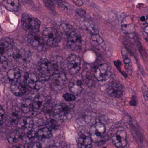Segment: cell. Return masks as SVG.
Segmentation results:
<instances>
[{
  "instance_id": "cell-1",
  "label": "cell",
  "mask_w": 148,
  "mask_h": 148,
  "mask_svg": "<svg viewBox=\"0 0 148 148\" xmlns=\"http://www.w3.org/2000/svg\"><path fill=\"white\" fill-rule=\"evenodd\" d=\"M42 36L44 42L51 47H57L61 40L60 34L53 27H47L44 29Z\"/></svg>"
},
{
  "instance_id": "cell-2",
  "label": "cell",
  "mask_w": 148,
  "mask_h": 148,
  "mask_svg": "<svg viewBox=\"0 0 148 148\" xmlns=\"http://www.w3.org/2000/svg\"><path fill=\"white\" fill-rule=\"evenodd\" d=\"M40 25L41 22L39 19L31 17L28 14H23L21 20V27L23 30L29 32L38 33Z\"/></svg>"
},
{
  "instance_id": "cell-3",
  "label": "cell",
  "mask_w": 148,
  "mask_h": 148,
  "mask_svg": "<svg viewBox=\"0 0 148 148\" xmlns=\"http://www.w3.org/2000/svg\"><path fill=\"white\" fill-rule=\"evenodd\" d=\"M89 132L92 141L100 142L103 139L106 132V128L104 124L101 123H96L91 126Z\"/></svg>"
},
{
  "instance_id": "cell-4",
  "label": "cell",
  "mask_w": 148,
  "mask_h": 148,
  "mask_svg": "<svg viewBox=\"0 0 148 148\" xmlns=\"http://www.w3.org/2000/svg\"><path fill=\"white\" fill-rule=\"evenodd\" d=\"M52 66L50 62L45 58L42 59L38 63V70L40 80L47 81L50 77Z\"/></svg>"
},
{
  "instance_id": "cell-5",
  "label": "cell",
  "mask_w": 148,
  "mask_h": 148,
  "mask_svg": "<svg viewBox=\"0 0 148 148\" xmlns=\"http://www.w3.org/2000/svg\"><path fill=\"white\" fill-rule=\"evenodd\" d=\"M65 62L69 73L71 75H76L80 71L82 61L81 58L78 56H70L66 59Z\"/></svg>"
},
{
  "instance_id": "cell-6",
  "label": "cell",
  "mask_w": 148,
  "mask_h": 148,
  "mask_svg": "<svg viewBox=\"0 0 148 148\" xmlns=\"http://www.w3.org/2000/svg\"><path fill=\"white\" fill-rule=\"evenodd\" d=\"M106 92L109 96L113 98H119L122 96L124 88L121 84L116 81H112L107 84Z\"/></svg>"
},
{
  "instance_id": "cell-7",
  "label": "cell",
  "mask_w": 148,
  "mask_h": 148,
  "mask_svg": "<svg viewBox=\"0 0 148 148\" xmlns=\"http://www.w3.org/2000/svg\"><path fill=\"white\" fill-rule=\"evenodd\" d=\"M71 107L66 103H57L53 108V114L57 119L66 120L71 113Z\"/></svg>"
},
{
  "instance_id": "cell-8",
  "label": "cell",
  "mask_w": 148,
  "mask_h": 148,
  "mask_svg": "<svg viewBox=\"0 0 148 148\" xmlns=\"http://www.w3.org/2000/svg\"><path fill=\"white\" fill-rule=\"evenodd\" d=\"M112 75V69L107 63L102 64L95 71V78L98 81L103 82L108 80Z\"/></svg>"
},
{
  "instance_id": "cell-9",
  "label": "cell",
  "mask_w": 148,
  "mask_h": 148,
  "mask_svg": "<svg viewBox=\"0 0 148 148\" xmlns=\"http://www.w3.org/2000/svg\"><path fill=\"white\" fill-rule=\"evenodd\" d=\"M66 75L62 72H56L52 76L51 84L53 89L56 91H60L64 88L66 82Z\"/></svg>"
},
{
  "instance_id": "cell-10",
  "label": "cell",
  "mask_w": 148,
  "mask_h": 148,
  "mask_svg": "<svg viewBox=\"0 0 148 148\" xmlns=\"http://www.w3.org/2000/svg\"><path fill=\"white\" fill-rule=\"evenodd\" d=\"M92 142L89 132L85 130L80 131L77 136L78 148H92Z\"/></svg>"
},
{
  "instance_id": "cell-11",
  "label": "cell",
  "mask_w": 148,
  "mask_h": 148,
  "mask_svg": "<svg viewBox=\"0 0 148 148\" xmlns=\"http://www.w3.org/2000/svg\"><path fill=\"white\" fill-rule=\"evenodd\" d=\"M38 33L29 32L27 36L29 42L34 47L39 50H42L44 47V42L42 36Z\"/></svg>"
},
{
  "instance_id": "cell-12",
  "label": "cell",
  "mask_w": 148,
  "mask_h": 148,
  "mask_svg": "<svg viewBox=\"0 0 148 148\" xmlns=\"http://www.w3.org/2000/svg\"><path fill=\"white\" fill-rule=\"evenodd\" d=\"M127 134L124 130L117 131L112 137L113 144L117 147H124L127 144Z\"/></svg>"
},
{
  "instance_id": "cell-13",
  "label": "cell",
  "mask_w": 148,
  "mask_h": 148,
  "mask_svg": "<svg viewBox=\"0 0 148 148\" xmlns=\"http://www.w3.org/2000/svg\"><path fill=\"white\" fill-rule=\"evenodd\" d=\"M121 28L123 33L129 38H133L134 37V26L132 19L130 16H127L121 22Z\"/></svg>"
},
{
  "instance_id": "cell-14",
  "label": "cell",
  "mask_w": 148,
  "mask_h": 148,
  "mask_svg": "<svg viewBox=\"0 0 148 148\" xmlns=\"http://www.w3.org/2000/svg\"><path fill=\"white\" fill-rule=\"evenodd\" d=\"M67 45L73 51H76L81 48L82 41L81 38L75 31L70 34L67 38Z\"/></svg>"
},
{
  "instance_id": "cell-15",
  "label": "cell",
  "mask_w": 148,
  "mask_h": 148,
  "mask_svg": "<svg viewBox=\"0 0 148 148\" xmlns=\"http://www.w3.org/2000/svg\"><path fill=\"white\" fill-rule=\"evenodd\" d=\"M26 82L31 88L38 90L42 87V83L40 78L33 73H29L26 76Z\"/></svg>"
},
{
  "instance_id": "cell-16",
  "label": "cell",
  "mask_w": 148,
  "mask_h": 148,
  "mask_svg": "<svg viewBox=\"0 0 148 148\" xmlns=\"http://www.w3.org/2000/svg\"><path fill=\"white\" fill-rule=\"evenodd\" d=\"M18 125L23 131L28 133L33 130L34 126L33 118L29 116L22 117L18 121Z\"/></svg>"
},
{
  "instance_id": "cell-17",
  "label": "cell",
  "mask_w": 148,
  "mask_h": 148,
  "mask_svg": "<svg viewBox=\"0 0 148 148\" xmlns=\"http://www.w3.org/2000/svg\"><path fill=\"white\" fill-rule=\"evenodd\" d=\"M69 89L71 94L79 95L82 92L84 89V85L82 82L79 80L73 81L69 84Z\"/></svg>"
},
{
  "instance_id": "cell-18",
  "label": "cell",
  "mask_w": 148,
  "mask_h": 148,
  "mask_svg": "<svg viewBox=\"0 0 148 148\" xmlns=\"http://www.w3.org/2000/svg\"><path fill=\"white\" fill-rule=\"evenodd\" d=\"M10 90L13 94L17 96L22 95L26 92L25 86L18 81L12 82L10 85Z\"/></svg>"
},
{
  "instance_id": "cell-19",
  "label": "cell",
  "mask_w": 148,
  "mask_h": 148,
  "mask_svg": "<svg viewBox=\"0 0 148 148\" xmlns=\"http://www.w3.org/2000/svg\"><path fill=\"white\" fill-rule=\"evenodd\" d=\"M14 45V42L9 37H4L0 39V56L3 55L4 52L11 49Z\"/></svg>"
},
{
  "instance_id": "cell-20",
  "label": "cell",
  "mask_w": 148,
  "mask_h": 148,
  "mask_svg": "<svg viewBox=\"0 0 148 148\" xmlns=\"http://www.w3.org/2000/svg\"><path fill=\"white\" fill-rule=\"evenodd\" d=\"M3 4L8 10L17 12L21 8L19 0H3Z\"/></svg>"
},
{
  "instance_id": "cell-21",
  "label": "cell",
  "mask_w": 148,
  "mask_h": 148,
  "mask_svg": "<svg viewBox=\"0 0 148 148\" xmlns=\"http://www.w3.org/2000/svg\"><path fill=\"white\" fill-rule=\"evenodd\" d=\"M91 44L97 49H105L106 46L104 41L98 34H93L90 39Z\"/></svg>"
},
{
  "instance_id": "cell-22",
  "label": "cell",
  "mask_w": 148,
  "mask_h": 148,
  "mask_svg": "<svg viewBox=\"0 0 148 148\" xmlns=\"http://www.w3.org/2000/svg\"><path fill=\"white\" fill-rule=\"evenodd\" d=\"M52 136V131L47 127L40 129L36 132V137L40 140H48Z\"/></svg>"
},
{
  "instance_id": "cell-23",
  "label": "cell",
  "mask_w": 148,
  "mask_h": 148,
  "mask_svg": "<svg viewBox=\"0 0 148 148\" xmlns=\"http://www.w3.org/2000/svg\"><path fill=\"white\" fill-rule=\"evenodd\" d=\"M46 101V97L43 95L36 97L33 101L32 110L36 112H39Z\"/></svg>"
},
{
  "instance_id": "cell-24",
  "label": "cell",
  "mask_w": 148,
  "mask_h": 148,
  "mask_svg": "<svg viewBox=\"0 0 148 148\" xmlns=\"http://www.w3.org/2000/svg\"><path fill=\"white\" fill-rule=\"evenodd\" d=\"M122 55L125 69L130 75H131L132 73V64L131 59L125 50H123V52L122 51Z\"/></svg>"
},
{
  "instance_id": "cell-25",
  "label": "cell",
  "mask_w": 148,
  "mask_h": 148,
  "mask_svg": "<svg viewBox=\"0 0 148 148\" xmlns=\"http://www.w3.org/2000/svg\"><path fill=\"white\" fill-rule=\"evenodd\" d=\"M60 29L62 36L66 38H68L70 34L74 31L73 27L67 23H62L60 25Z\"/></svg>"
},
{
  "instance_id": "cell-26",
  "label": "cell",
  "mask_w": 148,
  "mask_h": 148,
  "mask_svg": "<svg viewBox=\"0 0 148 148\" xmlns=\"http://www.w3.org/2000/svg\"><path fill=\"white\" fill-rule=\"evenodd\" d=\"M7 75L11 82L18 81L21 77V71L18 68L12 69L8 72Z\"/></svg>"
},
{
  "instance_id": "cell-27",
  "label": "cell",
  "mask_w": 148,
  "mask_h": 148,
  "mask_svg": "<svg viewBox=\"0 0 148 148\" xmlns=\"http://www.w3.org/2000/svg\"><path fill=\"white\" fill-rule=\"evenodd\" d=\"M44 5L49 10L55 11V3L60 6L63 2L62 0H42Z\"/></svg>"
},
{
  "instance_id": "cell-28",
  "label": "cell",
  "mask_w": 148,
  "mask_h": 148,
  "mask_svg": "<svg viewBox=\"0 0 148 148\" xmlns=\"http://www.w3.org/2000/svg\"><path fill=\"white\" fill-rule=\"evenodd\" d=\"M32 100L29 98L23 100L21 104V109L22 111L25 114L30 112L32 110Z\"/></svg>"
},
{
  "instance_id": "cell-29",
  "label": "cell",
  "mask_w": 148,
  "mask_h": 148,
  "mask_svg": "<svg viewBox=\"0 0 148 148\" xmlns=\"http://www.w3.org/2000/svg\"><path fill=\"white\" fill-rule=\"evenodd\" d=\"M8 65V60L7 57L3 55L0 56V71H5Z\"/></svg>"
},
{
  "instance_id": "cell-30",
  "label": "cell",
  "mask_w": 148,
  "mask_h": 148,
  "mask_svg": "<svg viewBox=\"0 0 148 148\" xmlns=\"http://www.w3.org/2000/svg\"><path fill=\"white\" fill-rule=\"evenodd\" d=\"M47 127L50 130H56L58 127V124L57 121L54 119H49L47 121L46 123Z\"/></svg>"
},
{
  "instance_id": "cell-31",
  "label": "cell",
  "mask_w": 148,
  "mask_h": 148,
  "mask_svg": "<svg viewBox=\"0 0 148 148\" xmlns=\"http://www.w3.org/2000/svg\"><path fill=\"white\" fill-rule=\"evenodd\" d=\"M20 136V133L19 132L13 133L11 134L8 137V141L10 143L14 142L16 140H17L19 138Z\"/></svg>"
},
{
  "instance_id": "cell-32",
  "label": "cell",
  "mask_w": 148,
  "mask_h": 148,
  "mask_svg": "<svg viewBox=\"0 0 148 148\" xmlns=\"http://www.w3.org/2000/svg\"><path fill=\"white\" fill-rule=\"evenodd\" d=\"M63 98L65 101L67 102L73 101L76 100V97L73 94L66 93L63 95Z\"/></svg>"
},
{
  "instance_id": "cell-33",
  "label": "cell",
  "mask_w": 148,
  "mask_h": 148,
  "mask_svg": "<svg viewBox=\"0 0 148 148\" xmlns=\"http://www.w3.org/2000/svg\"><path fill=\"white\" fill-rule=\"evenodd\" d=\"M76 12L77 14H78L81 17L84 19H88L90 18L88 14L84 10L79 9L77 10Z\"/></svg>"
},
{
  "instance_id": "cell-34",
  "label": "cell",
  "mask_w": 148,
  "mask_h": 148,
  "mask_svg": "<svg viewBox=\"0 0 148 148\" xmlns=\"http://www.w3.org/2000/svg\"><path fill=\"white\" fill-rule=\"evenodd\" d=\"M85 25H86V27H87L88 31L91 32L92 35L98 34V31L92 24L88 23H85Z\"/></svg>"
},
{
  "instance_id": "cell-35",
  "label": "cell",
  "mask_w": 148,
  "mask_h": 148,
  "mask_svg": "<svg viewBox=\"0 0 148 148\" xmlns=\"http://www.w3.org/2000/svg\"><path fill=\"white\" fill-rule=\"evenodd\" d=\"M142 91L144 99L148 103V88L146 84H143L142 87Z\"/></svg>"
},
{
  "instance_id": "cell-36",
  "label": "cell",
  "mask_w": 148,
  "mask_h": 148,
  "mask_svg": "<svg viewBox=\"0 0 148 148\" xmlns=\"http://www.w3.org/2000/svg\"><path fill=\"white\" fill-rule=\"evenodd\" d=\"M42 146L39 142H35L30 144L27 148H42Z\"/></svg>"
},
{
  "instance_id": "cell-37",
  "label": "cell",
  "mask_w": 148,
  "mask_h": 148,
  "mask_svg": "<svg viewBox=\"0 0 148 148\" xmlns=\"http://www.w3.org/2000/svg\"><path fill=\"white\" fill-rule=\"evenodd\" d=\"M142 34L143 38L148 42V26L143 29Z\"/></svg>"
},
{
  "instance_id": "cell-38",
  "label": "cell",
  "mask_w": 148,
  "mask_h": 148,
  "mask_svg": "<svg viewBox=\"0 0 148 148\" xmlns=\"http://www.w3.org/2000/svg\"><path fill=\"white\" fill-rule=\"evenodd\" d=\"M137 104V99L135 96H134L130 102V104L131 106H136Z\"/></svg>"
},
{
  "instance_id": "cell-39",
  "label": "cell",
  "mask_w": 148,
  "mask_h": 148,
  "mask_svg": "<svg viewBox=\"0 0 148 148\" xmlns=\"http://www.w3.org/2000/svg\"><path fill=\"white\" fill-rule=\"evenodd\" d=\"M74 3L77 6H81L83 4V0H73Z\"/></svg>"
},
{
  "instance_id": "cell-40",
  "label": "cell",
  "mask_w": 148,
  "mask_h": 148,
  "mask_svg": "<svg viewBox=\"0 0 148 148\" xmlns=\"http://www.w3.org/2000/svg\"><path fill=\"white\" fill-rule=\"evenodd\" d=\"M5 112L3 108L0 105V116H4L5 115Z\"/></svg>"
},
{
  "instance_id": "cell-41",
  "label": "cell",
  "mask_w": 148,
  "mask_h": 148,
  "mask_svg": "<svg viewBox=\"0 0 148 148\" xmlns=\"http://www.w3.org/2000/svg\"><path fill=\"white\" fill-rule=\"evenodd\" d=\"M11 148H26L23 145H20L18 146H14Z\"/></svg>"
},
{
  "instance_id": "cell-42",
  "label": "cell",
  "mask_w": 148,
  "mask_h": 148,
  "mask_svg": "<svg viewBox=\"0 0 148 148\" xmlns=\"http://www.w3.org/2000/svg\"><path fill=\"white\" fill-rule=\"evenodd\" d=\"M3 116H0V126L3 123Z\"/></svg>"
},
{
  "instance_id": "cell-43",
  "label": "cell",
  "mask_w": 148,
  "mask_h": 148,
  "mask_svg": "<svg viewBox=\"0 0 148 148\" xmlns=\"http://www.w3.org/2000/svg\"><path fill=\"white\" fill-rule=\"evenodd\" d=\"M23 1H24V2L29 3L30 2L33 1H34V0H23Z\"/></svg>"
},
{
  "instance_id": "cell-44",
  "label": "cell",
  "mask_w": 148,
  "mask_h": 148,
  "mask_svg": "<svg viewBox=\"0 0 148 148\" xmlns=\"http://www.w3.org/2000/svg\"><path fill=\"white\" fill-rule=\"evenodd\" d=\"M47 148H58L56 146H51V147H49Z\"/></svg>"
},
{
  "instance_id": "cell-45",
  "label": "cell",
  "mask_w": 148,
  "mask_h": 148,
  "mask_svg": "<svg viewBox=\"0 0 148 148\" xmlns=\"http://www.w3.org/2000/svg\"><path fill=\"white\" fill-rule=\"evenodd\" d=\"M146 23H148V16H147V19H146Z\"/></svg>"
}]
</instances>
